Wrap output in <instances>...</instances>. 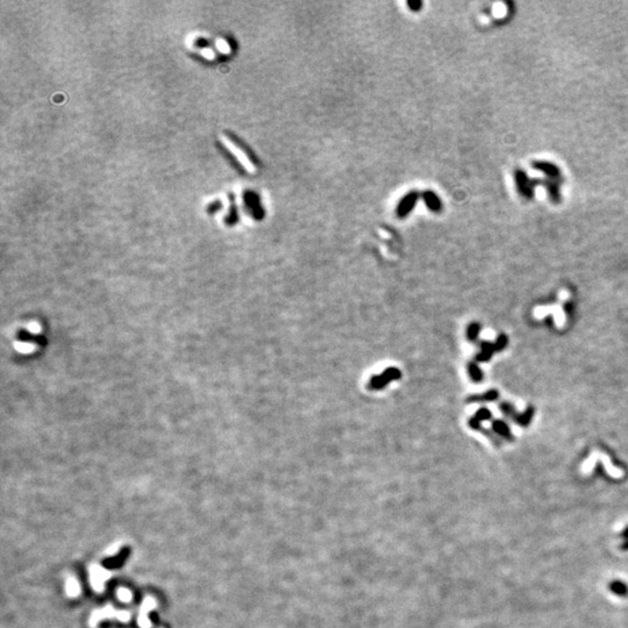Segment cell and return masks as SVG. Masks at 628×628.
I'll list each match as a JSON object with an SVG mask.
<instances>
[{
  "label": "cell",
  "instance_id": "cell-1",
  "mask_svg": "<svg viewBox=\"0 0 628 628\" xmlns=\"http://www.w3.org/2000/svg\"><path fill=\"white\" fill-rule=\"evenodd\" d=\"M399 378H402V371L394 367L387 368V369L384 370L382 374L371 376L369 382H368L367 387L370 391L383 390L390 382L399 379Z\"/></svg>",
  "mask_w": 628,
  "mask_h": 628
},
{
  "label": "cell",
  "instance_id": "cell-2",
  "mask_svg": "<svg viewBox=\"0 0 628 628\" xmlns=\"http://www.w3.org/2000/svg\"><path fill=\"white\" fill-rule=\"evenodd\" d=\"M220 141H221V143L223 144V146H225L227 149H228L229 153H231L232 155L235 156V159L238 160V162L241 164V166L245 167V169L248 171V172H251V173L255 172V171H256L255 164L251 162V159H249L248 155H247L246 151L243 150V149H241V148H240L238 144L234 142V141L231 140L228 136H226V135H220Z\"/></svg>",
  "mask_w": 628,
  "mask_h": 628
},
{
  "label": "cell",
  "instance_id": "cell-3",
  "mask_svg": "<svg viewBox=\"0 0 628 628\" xmlns=\"http://www.w3.org/2000/svg\"><path fill=\"white\" fill-rule=\"evenodd\" d=\"M469 373H470V376H471L472 379L476 380V382H478V380L482 379L481 370L478 369L477 366H476L475 363H470L469 364Z\"/></svg>",
  "mask_w": 628,
  "mask_h": 628
},
{
  "label": "cell",
  "instance_id": "cell-4",
  "mask_svg": "<svg viewBox=\"0 0 628 628\" xmlns=\"http://www.w3.org/2000/svg\"><path fill=\"white\" fill-rule=\"evenodd\" d=\"M611 590H612L614 593L619 594V596L626 594V592H627L626 585L623 584V583H620V582H616V583L611 584Z\"/></svg>",
  "mask_w": 628,
  "mask_h": 628
},
{
  "label": "cell",
  "instance_id": "cell-5",
  "mask_svg": "<svg viewBox=\"0 0 628 628\" xmlns=\"http://www.w3.org/2000/svg\"><path fill=\"white\" fill-rule=\"evenodd\" d=\"M479 332V325L478 324H471L468 328V338L470 341H475L477 338Z\"/></svg>",
  "mask_w": 628,
  "mask_h": 628
},
{
  "label": "cell",
  "instance_id": "cell-6",
  "mask_svg": "<svg viewBox=\"0 0 628 628\" xmlns=\"http://www.w3.org/2000/svg\"><path fill=\"white\" fill-rule=\"evenodd\" d=\"M489 416H490V413L488 412V410H485V409H481V410H479L478 412H477V419H478V420H484V419H488Z\"/></svg>",
  "mask_w": 628,
  "mask_h": 628
},
{
  "label": "cell",
  "instance_id": "cell-7",
  "mask_svg": "<svg viewBox=\"0 0 628 628\" xmlns=\"http://www.w3.org/2000/svg\"><path fill=\"white\" fill-rule=\"evenodd\" d=\"M624 538L626 539V540L628 541V528H627L626 531H625V533H624ZM624 548H628V544H624Z\"/></svg>",
  "mask_w": 628,
  "mask_h": 628
}]
</instances>
